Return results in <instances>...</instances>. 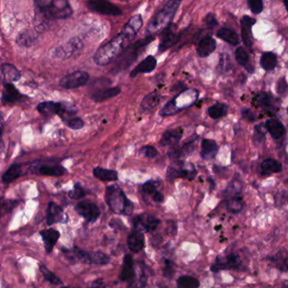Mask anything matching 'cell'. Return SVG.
<instances>
[{"label":"cell","mask_w":288,"mask_h":288,"mask_svg":"<svg viewBox=\"0 0 288 288\" xmlns=\"http://www.w3.org/2000/svg\"><path fill=\"white\" fill-rule=\"evenodd\" d=\"M129 42L125 35L120 32L118 35L103 45L96 51L94 55V61L99 66H105L111 64L115 58L119 57L124 50L126 43Z\"/></svg>","instance_id":"obj_1"},{"label":"cell","mask_w":288,"mask_h":288,"mask_svg":"<svg viewBox=\"0 0 288 288\" xmlns=\"http://www.w3.org/2000/svg\"><path fill=\"white\" fill-rule=\"evenodd\" d=\"M105 196L110 209L116 214L129 216L134 210L133 203L127 197L122 188L117 185L108 186Z\"/></svg>","instance_id":"obj_2"},{"label":"cell","mask_w":288,"mask_h":288,"mask_svg":"<svg viewBox=\"0 0 288 288\" xmlns=\"http://www.w3.org/2000/svg\"><path fill=\"white\" fill-rule=\"evenodd\" d=\"M34 3L39 12L47 19H66L73 14L67 0H34Z\"/></svg>","instance_id":"obj_3"},{"label":"cell","mask_w":288,"mask_h":288,"mask_svg":"<svg viewBox=\"0 0 288 288\" xmlns=\"http://www.w3.org/2000/svg\"><path fill=\"white\" fill-rule=\"evenodd\" d=\"M181 3V0H170L158 12L157 15L151 19L147 27V32L149 35H154L166 29L171 25L174 17Z\"/></svg>","instance_id":"obj_4"},{"label":"cell","mask_w":288,"mask_h":288,"mask_svg":"<svg viewBox=\"0 0 288 288\" xmlns=\"http://www.w3.org/2000/svg\"><path fill=\"white\" fill-rule=\"evenodd\" d=\"M197 98V91L194 90H188L186 92L179 94L175 99L167 103L160 111V115L163 116L173 115L180 110L189 107L195 102Z\"/></svg>","instance_id":"obj_5"},{"label":"cell","mask_w":288,"mask_h":288,"mask_svg":"<svg viewBox=\"0 0 288 288\" xmlns=\"http://www.w3.org/2000/svg\"><path fill=\"white\" fill-rule=\"evenodd\" d=\"M154 39V36H149L146 39H143L119 55V57H120L119 61L116 62L115 66L116 71L117 69L118 71L121 70L122 68H125V67H128L129 65H131L138 57L140 49L144 48L145 46H147L148 43H150Z\"/></svg>","instance_id":"obj_6"},{"label":"cell","mask_w":288,"mask_h":288,"mask_svg":"<svg viewBox=\"0 0 288 288\" xmlns=\"http://www.w3.org/2000/svg\"><path fill=\"white\" fill-rule=\"evenodd\" d=\"M90 75L84 71H76L67 74L60 80L59 85L66 90H74L86 84Z\"/></svg>","instance_id":"obj_7"},{"label":"cell","mask_w":288,"mask_h":288,"mask_svg":"<svg viewBox=\"0 0 288 288\" xmlns=\"http://www.w3.org/2000/svg\"><path fill=\"white\" fill-rule=\"evenodd\" d=\"M241 266V259L236 254H230L226 256H218L215 263L211 266V272H218L224 270H235Z\"/></svg>","instance_id":"obj_8"},{"label":"cell","mask_w":288,"mask_h":288,"mask_svg":"<svg viewBox=\"0 0 288 288\" xmlns=\"http://www.w3.org/2000/svg\"><path fill=\"white\" fill-rule=\"evenodd\" d=\"M88 7L94 12L106 16H116L122 14V10L108 0H90L88 2Z\"/></svg>","instance_id":"obj_9"},{"label":"cell","mask_w":288,"mask_h":288,"mask_svg":"<svg viewBox=\"0 0 288 288\" xmlns=\"http://www.w3.org/2000/svg\"><path fill=\"white\" fill-rule=\"evenodd\" d=\"M160 224V220L152 215H138L133 220L135 229L142 233L154 232Z\"/></svg>","instance_id":"obj_10"},{"label":"cell","mask_w":288,"mask_h":288,"mask_svg":"<svg viewBox=\"0 0 288 288\" xmlns=\"http://www.w3.org/2000/svg\"><path fill=\"white\" fill-rule=\"evenodd\" d=\"M78 213L89 223H95L99 218L100 210L99 207L93 202H80L75 207Z\"/></svg>","instance_id":"obj_11"},{"label":"cell","mask_w":288,"mask_h":288,"mask_svg":"<svg viewBox=\"0 0 288 288\" xmlns=\"http://www.w3.org/2000/svg\"><path fill=\"white\" fill-rule=\"evenodd\" d=\"M75 253L79 259L84 263L96 264V265H107L111 261L109 256L99 251L89 252V251L77 249L75 250Z\"/></svg>","instance_id":"obj_12"},{"label":"cell","mask_w":288,"mask_h":288,"mask_svg":"<svg viewBox=\"0 0 288 288\" xmlns=\"http://www.w3.org/2000/svg\"><path fill=\"white\" fill-rule=\"evenodd\" d=\"M83 48V43L80 39L73 38L68 41L64 45H62L57 48L54 51V55L58 58L67 59L70 58L73 55L80 51Z\"/></svg>","instance_id":"obj_13"},{"label":"cell","mask_w":288,"mask_h":288,"mask_svg":"<svg viewBox=\"0 0 288 288\" xmlns=\"http://www.w3.org/2000/svg\"><path fill=\"white\" fill-rule=\"evenodd\" d=\"M196 176V171H195L194 167L192 168H186L183 164V162H179L176 164V166H170L168 169L167 172V177L169 180H173L176 178H183V179H194V177Z\"/></svg>","instance_id":"obj_14"},{"label":"cell","mask_w":288,"mask_h":288,"mask_svg":"<svg viewBox=\"0 0 288 288\" xmlns=\"http://www.w3.org/2000/svg\"><path fill=\"white\" fill-rule=\"evenodd\" d=\"M177 40H178L177 26L176 25L171 24L161 33L159 51L160 52L166 51L167 49H169L177 42Z\"/></svg>","instance_id":"obj_15"},{"label":"cell","mask_w":288,"mask_h":288,"mask_svg":"<svg viewBox=\"0 0 288 288\" xmlns=\"http://www.w3.org/2000/svg\"><path fill=\"white\" fill-rule=\"evenodd\" d=\"M142 26H143V18L141 15H136L128 20V22L123 26L121 32L129 41H131V39L134 38L135 35H137V33L140 31Z\"/></svg>","instance_id":"obj_16"},{"label":"cell","mask_w":288,"mask_h":288,"mask_svg":"<svg viewBox=\"0 0 288 288\" xmlns=\"http://www.w3.org/2000/svg\"><path fill=\"white\" fill-rule=\"evenodd\" d=\"M241 35L243 43L246 47L250 48L253 43V35H252V26L256 23V20L250 16H243L241 19Z\"/></svg>","instance_id":"obj_17"},{"label":"cell","mask_w":288,"mask_h":288,"mask_svg":"<svg viewBox=\"0 0 288 288\" xmlns=\"http://www.w3.org/2000/svg\"><path fill=\"white\" fill-rule=\"evenodd\" d=\"M195 149V142L192 141L183 145V146H174L168 152V156L170 160H179L183 158H186L192 154Z\"/></svg>","instance_id":"obj_18"},{"label":"cell","mask_w":288,"mask_h":288,"mask_svg":"<svg viewBox=\"0 0 288 288\" xmlns=\"http://www.w3.org/2000/svg\"><path fill=\"white\" fill-rule=\"evenodd\" d=\"M184 131L181 128H175L167 130L163 132L162 138L160 139L161 146H176L181 140Z\"/></svg>","instance_id":"obj_19"},{"label":"cell","mask_w":288,"mask_h":288,"mask_svg":"<svg viewBox=\"0 0 288 288\" xmlns=\"http://www.w3.org/2000/svg\"><path fill=\"white\" fill-rule=\"evenodd\" d=\"M145 245V239H144V233L140 231H132L131 234H129L128 238V249L131 250L132 253H138L143 250Z\"/></svg>","instance_id":"obj_20"},{"label":"cell","mask_w":288,"mask_h":288,"mask_svg":"<svg viewBox=\"0 0 288 288\" xmlns=\"http://www.w3.org/2000/svg\"><path fill=\"white\" fill-rule=\"evenodd\" d=\"M157 66V60L153 56H147V58L138 64L130 74V77L134 78L140 74H148L155 69Z\"/></svg>","instance_id":"obj_21"},{"label":"cell","mask_w":288,"mask_h":288,"mask_svg":"<svg viewBox=\"0 0 288 288\" xmlns=\"http://www.w3.org/2000/svg\"><path fill=\"white\" fill-rule=\"evenodd\" d=\"M63 108H64V105H62L61 103L53 102V101L40 103L37 106L38 112L42 115L47 117H50L54 115H61Z\"/></svg>","instance_id":"obj_22"},{"label":"cell","mask_w":288,"mask_h":288,"mask_svg":"<svg viewBox=\"0 0 288 288\" xmlns=\"http://www.w3.org/2000/svg\"><path fill=\"white\" fill-rule=\"evenodd\" d=\"M25 96L19 93L14 84L11 83H4L3 84V96L2 101L5 104L15 103L20 101Z\"/></svg>","instance_id":"obj_23"},{"label":"cell","mask_w":288,"mask_h":288,"mask_svg":"<svg viewBox=\"0 0 288 288\" xmlns=\"http://www.w3.org/2000/svg\"><path fill=\"white\" fill-rule=\"evenodd\" d=\"M135 276L134 262L131 255H127L123 259L120 279L123 282H132Z\"/></svg>","instance_id":"obj_24"},{"label":"cell","mask_w":288,"mask_h":288,"mask_svg":"<svg viewBox=\"0 0 288 288\" xmlns=\"http://www.w3.org/2000/svg\"><path fill=\"white\" fill-rule=\"evenodd\" d=\"M217 48V42L211 36H205L199 42L196 51L201 58H207L211 55Z\"/></svg>","instance_id":"obj_25"},{"label":"cell","mask_w":288,"mask_h":288,"mask_svg":"<svg viewBox=\"0 0 288 288\" xmlns=\"http://www.w3.org/2000/svg\"><path fill=\"white\" fill-rule=\"evenodd\" d=\"M64 211L61 207L54 202H50L47 211V223L48 225H52L56 223L64 221Z\"/></svg>","instance_id":"obj_26"},{"label":"cell","mask_w":288,"mask_h":288,"mask_svg":"<svg viewBox=\"0 0 288 288\" xmlns=\"http://www.w3.org/2000/svg\"><path fill=\"white\" fill-rule=\"evenodd\" d=\"M40 234L45 243L46 251L48 253H50L53 249V247L55 246V244L58 242V239L60 237L59 232L50 228V229L41 231Z\"/></svg>","instance_id":"obj_27"},{"label":"cell","mask_w":288,"mask_h":288,"mask_svg":"<svg viewBox=\"0 0 288 288\" xmlns=\"http://www.w3.org/2000/svg\"><path fill=\"white\" fill-rule=\"evenodd\" d=\"M121 93V89L118 87H113V88H106L103 90H99L96 91L91 96V99L96 102H102L104 100L111 99L115 96H118Z\"/></svg>","instance_id":"obj_28"},{"label":"cell","mask_w":288,"mask_h":288,"mask_svg":"<svg viewBox=\"0 0 288 288\" xmlns=\"http://www.w3.org/2000/svg\"><path fill=\"white\" fill-rule=\"evenodd\" d=\"M266 128L267 131H269L272 138L275 139L283 138L286 133L285 127L281 122L274 119L267 120V122H266Z\"/></svg>","instance_id":"obj_29"},{"label":"cell","mask_w":288,"mask_h":288,"mask_svg":"<svg viewBox=\"0 0 288 288\" xmlns=\"http://www.w3.org/2000/svg\"><path fill=\"white\" fill-rule=\"evenodd\" d=\"M142 192L145 195H149L154 200V202L161 203L163 202V194L158 191V183L154 181H148L145 183L142 187Z\"/></svg>","instance_id":"obj_30"},{"label":"cell","mask_w":288,"mask_h":288,"mask_svg":"<svg viewBox=\"0 0 288 288\" xmlns=\"http://www.w3.org/2000/svg\"><path fill=\"white\" fill-rule=\"evenodd\" d=\"M218 146L216 142L211 139H204L202 143V153L201 155L205 160L214 159L218 154Z\"/></svg>","instance_id":"obj_31"},{"label":"cell","mask_w":288,"mask_h":288,"mask_svg":"<svg viewBox=\"0 0 288 288\" xmlns=\"http://www.w3.org/2000/svg\"><path fill=\"white\" fill-rule=\"evenodd\" d=\"M95 177L102 181H115L118 179V173L113 170L104 169L101 167H96L93 170Z\"/></svg>","instance_id":"obj_32"},{"label":"cell","mask_w":288,"mask_h":288,"mask_svg":"<svg viewBox=\"0 0 288 288\" xmlns=\"http://www.w3.org/2000/svg\"><path fill=\"white\" fill-rule=\"evenodd\" d=\"M1 72H2L4 80H6V83H11L14 81H17L20 78L19 71L17 70V68L11 64H3L1 66Z\"/></svg>","instance_id":"obj_33"},{"label":"cell","mask_w":288,"mask_h":288,"mask_svg":"<svg viewBox=\"0 0 288 288\" xmlns=\"http://www.w3.org/2000/svg\"><path fill=\"white\" fill-rule=\"evenodd\" d=\"M162 99V96L158 92H152L144 97L142 100L141 106L144 110L150 111L157 107Z\"/></svg>","instance_id":"obj_34"},{"label":"cell","mask_w":288,"mask_h":288,"mask_svg":"<svg viewBox=\"0 0 288 288\" xmlns=\"http://www.w3.org/2000/svg\"><path fill=\"white\" fill-rule=\"evenodd\" d=\"M260 168H261V173L263 175H271V174L281 172L282 166L278 161L272 160V159H268V160L263 161Z\"/></svg>","instance_id":"obj_35"},{"label":"cell","mask_w":288,"mask_h":288,"mask_svg":"<svg viewBox=\"0 0 288 288\" xmlns=\"http://www.w3.org/2000/svg\"><path fill=\"white\" fill-rule=\"evenodd\" d=\"M219 38L224 40V42L229 43L231 45L236 46L240 43V37L237 33L233 30L228 28H222L217 34Z\"/></svg>","instance_id":"obj_36"},{"label":"cell","mask_w":288,"mask_h":288,"mask_svg":"<svg viewBox=\"0 0 288 288\" xmlns=\"http://www.w3.org/2000/svg\"><path fill=\"white\" fill-rule=\"evenodd\" d=\"M277 65V58L272 52H265L260 58V66L266 71L273 70Z\"/></svg>","instance_id":"obj_37"},{"label":"cell","mask_w":288,"mask_h":288,"mask_svg":"<svg viewBox=\"0 0 288 288\" xmlns=\"http://www.w3.org/2000/svg\"><path fill=\"white\" fill-rule=\"evenodd\" d=\"M42 176H61L65 173V169L61 165H43L39 169Z\"/></svg>","instance_id":"obj_38"},{"label":"cell","mask_w":288,"mask_h":288,"mask_svg":"<svg viewBox=\"0 0 288 288\" xmlns=\"http://www.w3.org/2000/svg\"><path fill=\"white\" fill-rule=\"evenodd\" d=\"M177 287L178 288H198L200 282L193 276L182 275L177 280Z\"/></svg>","instance_id":"obj_39"},{"label":"cell","mask_w":288,"mask_h":288,"mask_svg":"<svg viewBox=\"0 0 288 288\" xmlns=\"http://www.w3.org/2000/svg\"><path fill=\"white\" fill-rule=\"evenodd\" d=\"M227 112V106L223 103H218L208 108V114L210 117L213 119L221 118L226 115Z\"/></svg>","instance_id":"obj_40"},{"label":"cell","mask_w":288,"mask_h":288,"mask_svg":"<svg viewBox=\"0 0 288 288\" xmlns=\"http://www.w3.org/2000/svg\"><path fill=\"white\" fill-rule=\"evenodd\" d=\"M21 175V167L19 164H13L10 167V169L3 174L2 180L3 183L12 182L13 180L17 179Z\"/></svg>","instance_id":"obj_41"},{"label":"cell","mask_w":288,"mask_h":288,"mask_svg":"<svg viewBox=\"0 0 288 288\" xmlns=\"http://www.w3.org/2000/svg\"><path fill=\"white\" fill-rule=\"evenodd\" d=\"M227 209L232 213H238L243 209V202L239 197H234L227 202Z\"/></svg>","instance_id":"obj_42"},{"label":"cell","mask_w":288,"mask_h":288,"mask_svg":"<svg viewBox=\"0 0 288 288\" xmlns=\"http://www.w3.org/2000/svg\"><path fill=\"white\" fill-rule=\"evenodd\" d=\"M235 58H236V60L240 65H242L243 67L248 66L249 55H248V52L244 50V48H237V50L235 51Z\"/></svg>","instance_id":"obj_43"},{"label":"cell","mask_w":288,"mask_h":288,"mask_svg":"<svg viewBox=\"0 0 288 288\" xmlns=\"http://www.w3.org/2000/svg\"><path fill=\"white\" fill-rule=\"evenodd\" d=\"M40 268H41V272H42V274H43L44 277H45L46 280H47L48 282H51V283L55 284V285H59V284H61V280L58 278V277H57L52 272H50L46 266H41Z\"/></svg>","instance_id":"obj_44"},{"label":"cell","mask_w":288,"mask_h":288,"mask_svg":"<svg viewBox=\"0 0 288 288\" xmlns=\"http://www.w3.org/2000/svg\"><path fill=\"white\" fill-rule=\"evenodd\" d=\"M67 127L72 129V130H80L83 128V122L82 119L80 117H72L68 119L66 122Z\"/></svg>","instance_id":"obj_45"},{"label":"cell","mask_w":288,"mask_h":288,"mask_svg":"<svg viewBox=\"0 0 288 288\" xmlns=\"http://www.w3.org/2000/svg\"><path fill=\"white\" fill-rule=\"evenodd\" d=\"M250 10L256 15H259L263 11L262 0H248Z\"/></svg>","instance_id":"obj_46"},{"label":"cell","mask_w":288,"mask_h":288,"mask_svg":"<svg viewBox=\"0 0 288 288\" xmlns=\"http://www.w3.org/2000/svg\"><path fill=\"white\" fill-rule=\"evenodd\" d=\"M86 193L83 191V188L79 185H76L74 186V189L72 190L69 193L68 195L71 199H74V200H77V199L83 198V196H85Z\"/></svg>","instance_id":"obj_47"},{"label":"cell","mask_w":288,"mask_h":288,"mask_svg":"<svg viewBox=\"0 0 288 288\" xmlns=\"http://www.w3.org/2000/svg\"><path fill=\"white\" fill-rule=\"evenodd\" d=\"M140 154H144L145 157L154 158L158 155V151L153 146H145L140 150Z\"/></svg>","instance_id":"obj_48"},{"label":"cell","mask_w":288,"mask_h":288,"mask_svg":"<svg viewBox=\"0 0 288 288\" xmlns=\"http://www.w3.org/2000/svg\"><path fill=\"white\" fill-rule=\"evenodd\" d=\"M288 89V83L286 81V79L284 77L281 78L279 80L278 83H277V86H276V90L279 95H283V94L287 92Z\"/></svg>","instance_id":"obj_49"},{"label":"cell","mask_w":288,"mask_h":288,"mask_svg":"<svg viewBox=\"0 0 288 288\" xmlns=\"http://www.w3.org/2000/svg\"><path fill=\"white\" fill-rule=\"evenodd\" d=\"M174 272H175V270H174L172 263L170 262V260H165V266H164V269H163L164 276L168 277V278H171L173 276Z\"/></svg>","instance_id":"obj_50"},{"label":"cell","mask_w":288,"mask_h":288,"mask_svg":"<svg viewBox=\"0 0 288 288\" xmlns=\"http://www.w3.org/2000/svg\"><path fill=\"white\" fill-rule=\"evenodd\" d=\"M258 104L263 108H268L270 106L269 97L266 94H261L258 98Z\"/></svg>","instance_id":"obj_51"},{"label":"cell","mask_w":288,"mask_h":288,"mask_svg":"<svg viewBox=\"0 0 288 288\" xmlns=\"http://www.w3.org/2000/svg\"><path fill=\"white\" fill-rule=\"evenodd\" d=\"M242 115H243V118L246 119L248 122H252L256 120V115L250 109L242 110Z\"/></svg>","instance_id":"obj_52"},{"label":"cell","mask_w":288,"mask_h":288,"mask_svg":"<svg viewBox=\"0 0 288 288\" xmlns=\"http://www.w3.org/2000/svg\"><path fill=\"white\" fill-rule=\"evenodd\" d=\"M205 21L209 27H214L216 25H218L217 19H216V17H215L213 14H209V15L206 16Z\"/></svg>","instance_id":"obj_53"},{"label":"cell","mask_w":288,"mask_h":288,"mask_svg":"<svg viewBox=\"0 0 288 288\" xmlns=\"http://www.w3.org/2000/svg\"><path fill=\"white\" fill-rule=\"evenodd\" d=\"M255 130H256L255 134H256V139H259L261 141V139L265 138V132L263 131L262 125L260 124V125L256 126Z\"/></svg>","instance_id":"obj_54"},{"label":"cell","mask_w":288,"mask_h":288,"mask_svg":"<svg viewBox=\"0 0 288 288\" xmlns=\"http://www.w3.org/2000/svg\"><path fill=\"white\" fill-rule=\"evenodd\" d=\"M91 288H106V283L102 278L96 279L92 282Z\"/></svg>","instance_id":"obj_55"},{"label":"cell","mask_w":288,"mask_h":288,"mask_svg":"<svg viewBox=\"0 0 288 288\" xmlns=\"http://www.w3.org/2000/svg\"><path fill=\"white\" fill-rule=\"evenodd\" d=\"M3 118H2V115L0 114V154L3 152V138H2V134H3Z\"/></svg>","instance_id":"obj_56"},{"label":"cell","mask_w":288,"mask_h":288,"mask_svg":"<svg viewBox=\"0 0 288 288\" xmlns=\"http://www.w3.org/2000/svg\"><path fill=\"white\" fill-rule=\"evenodd\" d=\"M280 268H281V270H282V271H288V258H287V259L283 260L282 266H281Z\"/></svg>","instance_id":"obj_57"},{"label":"cell","mask_w":288,"mask_h":288,"mask_svg":"<svg viewBox=\"0 0 288 288\" xmlns=\"http://www.w3.org/2000/svg\"><path fill=\"white\" fill-rule=\"evenodd\" d=\"M283 2H284V5L286 7V10L288 12V0H283Z\"/></svg>","instance_id":"obj_58"},{"label":"cell","mask_w":288,"mask_h":288,"mask_svg":"<svg viewBox=\"0 0 288 288\" xmlns=\"http://www.w3.org/2000/svg\"><path fill=\"white\" fill-rule=\"evenodd\" d=\"M282 288H288V283H284L282 286Z\"/></svg>","instance_id":"obj_59"},{"label":"cell","mask_w":288,"mask_h":288,"mask_svg":"<svg viewBox=\"0 0 288 288\" xmlns=\"http://www.w3.org/2000/svg\"></svg>","instance_id":"obj_60"},{"label":"cell","mask_w":288,"mask_h":288,"mask_svg":"<svg viewBox=\"0 0 288 288\" xmlns=\"http://www.w3.org/2000/svg\"></svg>","instance_id":"obj_61"}]
</instances>
